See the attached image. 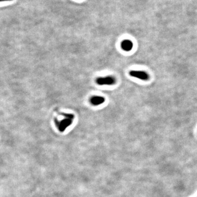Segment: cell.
<instances>
[{
  "label": "cell",
  "mask_w": 197,
  "mask_h": 197,
  "mask_svg": "<svg viewBox=\"0 0 197 197\" xmlns=\"http://www.w3.org/2000/svg\"><path fill=\"white\" fill-rule=\"evenodd\" d=\"M90 102L92 105L98 106L105 102V98L100 96H95L90 99Z\"/></svg>",
  "instance_id": "5b68a950"
},
{
  "label": "cell",
  "mask_w": 197,
  "mask_h": 197,
  "mask_svg": "<svg viewBox=\"0 0 197 197\" xmlns=\"http://www.w3.org/2000/svg\"><path fill=\"white\" fill-rule=\"evenodd\" d=\"M61 115L65 117L64 119L59 121H58L57 119H55L54 122L59 131L61 132H63L70 125H71L72 121L75 118V116L72 114L64 113H63Z\"/></svg>",
  "instance_id": "6da1fadb"
},
{
  "label": "cell",
  "mask_w": 197,
  "mask_h": 197,
  "mask_svg": "<svg viewBox=\"0 0 197 197\" xmlns=\"http://www.w3.org/2000/svg\"><path fill=\"white\" fill-rule=\"evenodd\" d=\"M2 2V1H10V0H1Z\"/></svg>",
  "instance_id": "8992f818"
},
{
  "label": "cell",
  "mask_w": 197,
  "mask_h": 197,
  "mask_svg": "<svg viewBox=\"0 0 197 197\" xmlns=\"http://www.w3.org/2000/svg\"><path fill=\"white\" fill-rule=\"evenodd\" d=\"M129 75L131 76L139 78L140 80H143V81H147L148 80L149 76L148 74L145 71H137V70H133L129 72Z\"/></svg>",
  "instance_id": "7a4b0ae2"
},
{
  "label": "cell",
  "mask_w": 197,
  "mask_h": 197,
  "mask_svg": "<svg viewBox=\"0 0 197 197\" xmlns=\"http://www.w3.org/2000/svg\"><path fill=\"white\" fill-rule=\"evenodd\" d=\"M121 47L124 51H131L133 47V43L129 40H125L121 43Z\"/></svg>",
  "instance_id": "277c9868"
},
{
  "label": "cell",
  "mask_w": 197,
  "mask_h": 197,
  "mask_svg": "<svg viewBox=\"0 0 197 197\" xmlns=\"http://www.w3.org/2000/svg\"><path fill=\"white\" fill-rule=\"evenodd\" d=\"M96 82L99 85H113L116 83V79L112 76L99 77L96 80Z\"/></svg>",
  "instance_id": "3957f363"
}]
</instances>
